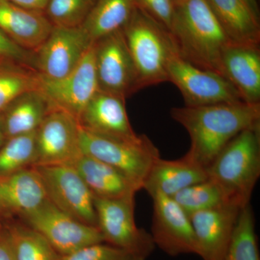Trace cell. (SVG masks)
I'll use <instances>...</instances> for the list:
<instances>
[{
	"label": "cell",
	"mask_w": 260,
	"mask_h": 260,
	"mask_svg": "<svg viewBox=\"0 0 260 260\" xmlns=\"http://www.w3.org/2000/svg\"><path fill=\"white\" fill-rule=\"evenodd\" d=\"M170 113L190 137L186 155L207 169L233 138L260 124V104L244 102L172 108Z\"/></svg>",
	"instance_id": "6da1fadb"
},
{
	"label": "cell",
	"mask_w": 260,
	"mask_h": 260,
	"mask_svg": "<svg viewBox=\"0 0 260 260\" xmlns=\"http://www.w3.org/2000/svg\"><path fill=\"white\" fill-rule=\"evenodd\" d=\"M170 34L184 60L225 78L222 57L232 43L206 0H184L175 4Z\"/></svg>",
	"instance_id": "7a4b0ae2"
},
{
	"label": "cell",
	"mask_w": 260,
	"mask_h": 260,
	"mask_svg": "<svg viewBox=\"0 0 260 260\" xmlns=\"http://www.w3.org/2000/svg\"><path fill=\"white\" fill-rule=\"evenodd\" d=\"M229 203L244 208L260 177V124L243 130L233 138L208 168Z\"/></svg>",
	"instance_id": "3957f363"
},
{
	"label": "cell",
	"mask_w": 260,
	"mask_h": 260,
	"mask_svg": "<svg viewBox=\"0 0 260 260\" xmlns=\"http://www.w3.org/2000/svg\"><path fill=\"white\" fill-rule=\"evenodd\" d=\"M122 32L136 69L139 90L168 82V64L177 52L170 32L138 6Z\"/></svg>",
	"instance_id": "277c9868"
},
{
	"label": "cell",
	"mask_w": 260,
	"mask_h": 260,
	"mask_svg": "<svg viewBox=\"0 0 260 260\" xmlns=\"http://www.w3.org/2000/svg\"><path fill=\"white\" fill-rule=\"evenodd\" d=\"M81 153L120 171L140 189L154 162L160 158L158 149L145 135L124 140L96 134L80 127Z\"/></svg>",
	"instance_id": "5b68a950"
},
{
	"label": "cell",
	"mask_w": 260,
	"mask_h": 260,
	"mask_svg": "<svg viewBox=\"0 0 260 260\" xmlns=\"http://www.w3.org/2000/svg\"><path fill=\"white\" fill-rule=\"evenodd\" d=\"M20 219L41 234L61 256L104 242L98 227L75 220L48 200Z\"/></svg>",
	"instance_id": "8992f818"
},
{
	"label": "cell",
	"mask_w": 260,
	"mask_h": 260,
	"mask_svg": "<svg viewBox=\"0 0 260 260\" xmlns=\"http://www.w3.org/2000/svg\"><path fill=\"white\" fill-rule=\"evenodd\" d=\"M135 196L120 199L94 198L97 227L104 242L148 259L155 245L151 235L137 226Z\"/></svg>",
	"instance_id": "52a82bcc"
},
{
	"label": "cell",
	"mask_w": 260,
	"mask_h": 260,
	"mask_svg": "<svg viewBox=\"0 0 260 260\" xmlns=\"http://www.w3.org/2000/svg\"><path fill=\"white\" fill-rule=\"evenodd\" d=\"M168 82L177 87L185 107L243 102L232 83L221 75L197 68L174 53L168 64Z\"/></svg>",
	"instance_id": "ba28073f"
},
{
	"label": "cell",
	"mask_w": 260,
	"mask_h": 260,
	"mask_svg": "<svg viewBox=\"0 0 260 260\" xmlns=\"http://www.w3.org/2000/svg\"><path fill=\"white\" fill-rule=\"evenodd\" d=\"M42 179L47 200L82 223L97 227L94 197L70 164L34 167Z\"/></svg>",
	"instance_id": "9c48e42d"
},
{
	"label": "cell",
	"mask_w": 260,
	"mask_h": 260,
	"mask_svg": "<svg viewBox=\"0 0 260 260\" xmlns=\"http://www.w3.org/2000/svg\"><path fill=\"white\" fill-rule=\"evenodd\" d=\"M93 44L99 90L124 99L140 90L136 69L122 30Z\"/></svg>",
	"instance_id": "30bf717a"
},
{
	"label": "cell",
	"mask_w": 260,
	"mask_h": 260,
	"mask_svg": "<svg viewBox=\"0 0 260 260\" xmlns=\"http://www.w3.org/2000/svg\"><path fill=\"white\" fill-rule=\"evenodd\" d=\"M80 125L68 113L54 109L36 131L34 167L72 164L81 155Z\"/></svg>",
	"instance_id": "8fae6325"
},
{
	"label": "cell",
	"mask_w": 260,
	"mask_h": 260,
	"mask_svg": "<svg viewBox=\"0 0 260 260\" xmlns=\"http://www.w3.org/2000/svg\"><path fill=\"white\" fill-rule=\"evenodd\" d=\"M92 45L81 27L53 26L45 42L34 52L35 70L46 79H60L75 69Z\"/></svg>",
	"instance_id": "7c38bea8"
},
{
	"label": "cell",
	"mask_w": 260,
	"mask_h": 260,
	"mask_svg": "<svg viewBox=\"0 0 260 260\" xmlns=\"http://www.w3.org/2000/svg\"><path fill=\"white\" fill-rule=\"evenodd\" d=\"M151 235L154 244L171 256L198 254V246L190 218L171 197L155 191Z\"/></svg>",
	"instance_id": "4fadbf2b"
},
{
	"label": "cell",
	"mask_w": 260,
	"mask_h": 260,
	"mask_svg": "<svg viewBox=\"0 0 260 260\" xmlns=\"http://www.w3.org/2000/svg\"><path fill=\"white\" fill-rule=\"evenodd\" d=\"M39 89L54 108L68 113L78 120L89 102L99 90L94 44L89 48L75 69L64 78L49 80L40 75Z\"/></svg>",
	"instance_id": "5bb4252c"
},
{
	"label": "cell",
	"mask_w": 260,
	"mask_h": 260,
	"mask_svg": "<svg viewBox=\"0 0 260 260\" xmlns=\"http://www.w3.org/2000/svg\"><path fill=\"white\" fill-rule=\"evenodd\" d=\"M243 208L226 203L189 215L198 254L203 260H223Z\"/></svg>",
	"instance_id": "9a60e30c"
},
{
	"label": "cell",
	"mask_w": 260,
	"mask_h": 260,
	"mask_svg": "<svg viewBox=\"0 0 260 260\" xmlns=\"http://www.w3.org/2000/svg\"><path fill=\"white\" fill-rule=\"evenodd\" d=\"M47 200L34 167L0 176V223L21 218Z\"/></svg>",
	"instance_id": "2e32d148"
},
{
	"label": "cell",
	"mask_w": 260,
	"mask_h": 260,
	"mask_svg": "<svg viewBox=\"0 0 260 260\" xmlns=\"http://www.w3.org/2000/svg\"><path fill=\"white\" fill-rule=\"evenodd\" d=\"M80 127L96 134L124 140H136L139 135L132 127L125 99L99 90L82 112Z\"/></svg>",
	"instance_id": "e0dca14e"
},
{
	"label": "cell",
	"mask_w": 260,
	"mask_h": 260,
	"mask_svg": "<svg viewBox=\"0 0 260 260\" xmlns=\"http://www.w3.org/2000/svg\"><path fill=\"white\" fill-rule=\"evenodd\" d=\"M52 28L44 13L24 9L10 0H0V30L23 49L35 52Z\"/></svg>",
	"instance_id": "ac0fdd59"
},
{
	"label": "cell",
	"mask_w": 260,
	"mask_h": 260,
	"mask_svg": "<svg viewBox=\"0 0 260 260\" xmlns=\"http://www.w3.org/2000/svg\"><path fill=\"white\" fill-rule=\"evenodd\" d=\"M224 76L237 89L243 102L260 104V49L230 44L222 57Z\"/></svg>",
	"instance_id": "d6986e66"
},
{
	"label": "cell",
	"mask_w": 260,
	"mask_h": 260,
	"mask_svg": "<svg viewBox=\"0 0 260 260\" xmlns=\"http://www.w3.org/2000/svg\"><path fill=\"white\" fill-rule=\"evenodd\" d=\"M208 179V169L186 154L177 160L158 158L152 166L143 189L149 194L158 191L172 198L184 188Z\"/></svg>",
	"instance_id": "ffe728a7"
},
{
	"label": "cell",
	"mask_w": 260,
	"mask_h": 260,
	"mask_svg": "<svg viewBox=\"0 0 260 260\" xmlns=\"http://www.w3.org/2000/svg\"><path fill=\"white\" fill-rule=\"evenodd\" d=\"M85 181L94 198L120 199L134 197L139 186L115 168L82 153L70 164Z\"/></svg>",
	"instance_id": "44dd1931"
},
{
	"label": "cell",
	"mask_w": 260,
	"mask_h": 260,
	"mask_svg": "<svg viewBox=\"0 0 260 260\" xmlns=\"http://www.w3.org/2000/svg\"><path fill=\"white\" fill-rule=\"evenodd\" d=\"M233 44L259 47V19L244 0H206Z\"/></svg>",
	"instance_id": "7402d4cb"
},
{
	"label": "cell",
	"mask_w": 260,
	"mask_h": 260,
	"mask_svg": "<svg viewBox=\"0 0 260 260\" xmlns=\"http://www.w3.org/2000/svg\"><path fill=\"white\" fill-rule=\"evenodd\" d=\"M54 109L56 108L40 89L22 94L2 113L7 139L37 131Z\"/></svg>",
	"instance_id": "603a6c76"
},
{
	"label": "cell",
	"mask_w": 260,
	"mask_h": 260,
	"mask_svg": "<svg viewBox=\"0 0 260 260\" xmlns=\"http://www.w3.org/2000/svg\"><path fill=\"white\" fill-rule=\"evenodd\" d=\"M138 7L137 0H97L81 28L92 44L122 30Z\"/></svg>",
	"instance_id": "cb8c5ba5"
},
{
	"label": "cell",
	"mask_w": 260,
	"mask_h": 260,
	"mask_svg": "<svg viewBox=\"0 0 260 260\" xmlns=\"http://www.w3.org/2000/svg\"><path fill=\"white\" fill-rule=\"evenodd\" d=\"M4 225L16 260H61V256L39 233L23 222L12 220Z\"/></svg>",
	"instance_id": "d4e9b609"
},
{
	"label": "cell",
	"mask_w": 260,
	"mask_h": 260,
	"mask_svg": "<svg viewBox=\"0 0 260 260\" xmlns=\"http://www.w3.org/2000/svg\"><path fill=\"white\" fill-rule=\"evenodd\" d=\"M40 75L25 65L0 61V114L22 94L39 89Z\"/></svg>",
	"instance_id": "484cf974"
},
{
	"label": "cell",
	"mask_w": 260,
	"mask_h": 260,
	"mask_svg": "<svg viewBox=\"0 0 260 260\" xmlns=\"http://www.w3.org/2000/svg\"><path fill=\"white\" fill-rule=\"evenodd\" d=\"M223 260H260L254 213L250 204L241 210Z\"/></svg>",
	"instance_id": "4316f807"
},
{
	"label": "cell",
	"mask_w": 260,
	"mask_h": 260,
	"mask_svg": "<svg viewBox=\"0 0 260 260\" xmlns=\"http://www.w3.org/2000/svg\"><path fill=\"white\" fill-rule=\"evenodd\" d=\"M172 198L189 216L197 212L231 203L220 186L209 178L184 188Z\"/></svg>",
	"instance_id": "83f0119b"
},
{
	"label": "cell",
	"mask_w": 260,
	"mask_h": 260,
	"mask_svg": "<svg viewBox=\"0 0 260 260\" xmlns=\"http://www.w3.org/2000/svg\"><path fill=\"white\" fill-rule=\"evenodd\" d=\"M36 132L8 138L0 148V176L34 167Z\"/></svg>",
	"instance_id": "f1b7e54d"
},
{
	"label": "cell",
	"mask_w": 260,
	"mask_h": 260,
	"mask_svg": "<svg viewBox=\"0 0 260 260\" xmlns=\"http://www.w3.org/2000/svg\"><path fill=\"white\" fill-rule=\"evenodd\" d=\"M97 0H49L44 14L53 26L81 27Z\"/></svg>",
	"instance_id": "f546056e"
},
{
	"label": "cell",
	"mask_w": 260,
	"mask_h": 260,
	"mask_svg": "<svg viewBox=\"0 0 260 260\" xmlns=\"http://www.w3.org/2000/svg\"><path fill=\"white\" fill-rule=\"evenodd\" d=\"M61 260H146L132 251L102 242L86 246L73 254L61 256Z\"/></svg>",
	"instance_id": "4dcf8cb0"
},
{
	"label": "cell",
	"mask_w": 260,
	"mask_h": 260,
	"mask_svg": "<svg viewBox=\"0 0 260 260\" xmlns=\"http://www.w3.org/2000/svg\"><path fill=\"white\" fill-rule=\"evenodd\" d=\"M140 9L170 32L175 4L173 0H137Z\"/></svg>",
	"instance_id": "1f68e13d"
},
{
	"label": "cell",
	"mask_w": 260,
	"mask_h": 260,
	"mask_svg": "<svg viewBox=\"0 0 260 260\" xmlns=\"http://www.w3.org/2000/svg\"><path fill=\"white\" fill-rule=\"evenodd\" d=\"M0 61H12L35 70L34 52L26 50L13 42L0 30Z\"/></svg>",
	"instance_id": "d6a6232c"
},
{
	"label": "cell",
	"mask_w": 260,
	"mask_h": 260,
	"mask_svg": "<svg viewBox=\"0 0 260 260\" xmlns=\"http://www.w3.org/2000/svg\"><path fill=\"white\" fill-rule=\"evenodd\" d=\"M0 260H16L8 232L0 223Z\"/></svg>",
	"instance_id": "836d02e7"
},
{
	"label": "cell",
	"mask_w": 260,
	"mask_h": 260,
	"mask_svg": "<svg viewBox=\"0 0 260 260\" xmlns=\"http://www.w3.org/2000/svg\"><path fill=\"white\" fill-rule=\"evenodd\" d=\"M10 1L24 9L44 13L49 0H10Z\"/></svg>",
	"instance_id": "e575fe53"
},
{
	"label": "cell",
	"mask_w": 260,
	"mask_h": 260,
	"mask_svg": "<svg viewBox=\"0 0 260 260\" xmlns=\"http://www.w3.org/2000/svg\"><path fill=\"white\" fill-rule=\"evenodd\" d=\"M244 3L249 7V9L252 12L253 14L255 15L256 18H259V8H258L257 2L256 0H244Z\"/></svg>",
	"instance_id": "d590c367"
},
{
	"label": "cell",
	"mask_w": 260,
	"mask_h": 260,
	"mask_svg": "<svg viewBox=\"0 0 260 260\" xmlns=\"http://www.w3.org/2000/svg\"><path fill=\"white\" fill-rule=\"evenodd\" d=\"M6 140L7 138L5 133L4 124H3V116H2V114H0V148L4 145Z\"/></svg>",
	"instance_id": "8d00e7d4"
},
{
	"label": "cell",
	"mask_w": 260,
	"mask_h": 260,
	"mask_svg": "<svg viewBox=\"0 0 260 260\" xmlns=\"http://www.w3.org/2000/svg\"><path fill=\"white\" fill-rule=\"evenodd\" d=\"M174 4H177V3H181V2L184 1V0H173Z\"/></svg>",
	"instance_id": "74e56055"
}]
</instances>
